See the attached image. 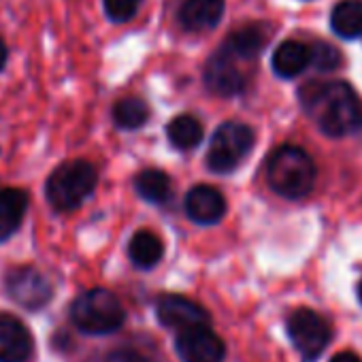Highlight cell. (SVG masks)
<instances>
[{"label": "cell", "mask_w": 362, "mask_h": 362, "mask_svg": "<svg viewBox=\"0 0 362 362\" xmlns=\"http://www.w3.org/2000/svg\"><path fill=\"white\" fill-rule=\"evenodd\" d=\"M305 113L332 139L362 130V105L356 92L343 81H311L298 90Z\"/></svg>", "instance_id": "obj_1"}, {"label": "cell", "mask_w": 362, "mask_h": 362, "mask_svg": "<svg viewBox=\"0 0 362 362\" xmlns=\"http://www.w3.org/2000/svg\"><path fill=\"white\" fill-rule=\"evenodd\" d=\"M267 181L271 190L284 199H305L315 184L313 158L303 147L281 145L267 160Z\"/></svg>", "instance_id": "obj_2"}, {"label": "cell", "mask_w": 362, "mask_h": 362, "mask_svg": "<svg viewBox=\"0 0 362 362\" xmlns=\"http://www.w3.org/2000/svg\"><path fill=\"white\" fill-rule=\"evenodd\" d=\"M98 173L88 160H69L52 170L45 181L47 203L62 214L79 209L96 190Z\"/></svg>", "instance_id": "obj_3"}, {"label": "cell", "mask_w": 362, "mask_h": 362, "mask_svg": "<svg viewBox=\"0 0 362 362\" xmlns=\"http://www.w3.org/2000/svg\"><path fill=\"white\" fill-rule=\"evenodd\" d=\"M71 322L73 326L92 337L113 334L126 322V309L119 298L105 288H92L81 292L71 305Z\"/></svg>", "instance_id": "obj_4"}, {"label": "cell", "mask_w": 362, "mask_h": 362, "mask_svg": "<svg viewBox=\"0 0 362 362\" xmlns=\"http://www.w3.org/2000/svg\"><path fill=\"white\" fill-rule=\"evenodd\" d=\"M254 143L256 134L247 124L224 122L209 141L205 164L211 173L228 175L250 156Z\"/></svg>", "instance_id": "obj_5"}, {"label": "cell", "mask_w": 362, "mask_h": 362, "mask_svg": "<svg viewBox=\"0 0 362 362\" xmlns=\"http://www.w3.org/2000/svg\"><path fill=\"white\" fill-rule=\"evenodd\" d=\"M286 330L305 362H315L326 351L332 339L330 324L315 309L309 307L294 309L286 320Z\"/></svg>", "instance_id": "obj_6"}, {"label": "cell", "mask_w": 362, "mask_h": 362, "mask_svg": "<svg viewBox=\"0 0 362 362\" xmlns=\"http://www.w3.org/2000/svg\"><path fill=\"white\" fill-rule=\"evenodd\" d=\"M5 290L11 300L28 311L47 307L54 298V286L45 273L35 267H16L5 275Z\"/></svg>", "instance_id": "obj_7"}, {"label": "cell", "mask_w": 362, "mask_h": 362, "mask_svg": "<svg viewBox=\"0 0 362 362\" xmlns=\"http://www.w3.org/2000/svg\"><path fill=\"white\" fill-rule=\"evenodd\" d=\"M156 315L158 322L168 330H190L197 326H209L211 317L207 309H203L199 303L179 296V294H162L156 300Z\"/></svg>", "instance_id": "obj_8"}, {"label": "cell", "mask_w": 362, "mask_h": 362, "mask_svg": "<svg viewBox=\"0 0 362 362\" xmlns=\"http://www.w3.org/2000/svg\"><path fill=\"white\" fill-rule=\"evenodd\" d=\"M175 349L181 362H224L226 356L224 341L209 326L177 332Z\"/></svg>", "instance_id": "obj_9"}, {"label": "cell", "mask_w": 362, "mask_h": 362, "mask_svg": "<svg viewBox=\"0 0 362 362\" xmlns=\"http://www.w3.org/2000/svg\"><path fill=\"white\" fill-rule=\"evenodd\" d=\"M35 337L30 328L11 313H0V362H30Z\"/></svg>", "instance_id": "obj_10"}, {"label": "cell", "mask_w": 362, "mask_h": 362, "mask_svg": "<svg viewBox=\"0 0 362 362\" xmlns=\"http://www.w3.org/2000/svg\"><path fill=\"white\" fill-rule=\"evenodd\" d=\"M186 216L199 226H214L226 216V199L214 186H194L186 194Z\"/></svg>", "instance_id": "obj_11"}, {"label": "cell", "mask_w": 362, "mask_h": 362, "mask_svg": "<svg viewBox=\"0 0 362 362\" xmlns=\"http://www.w3.org/2000/svg\"><path fill=\"white\" fill-rule=\"evenodd\" d=\"M205 83L218 96H237L243 92L245 79L239 69L233 64L230 54L226 49L214 54L205 66Z\"/></svg>", "instance_id": "obj_12"}, {"label": "cell", "mask_w": 362, "mask_h": 362, "mask_svg": "<svg viewBox=\"0 0 362 362\" xmlns=\"http://www.w3.org/2000/svg\"><path fill=\"white\" fill-rule=\"evenodd\" d=\"M30 197L22 188H0V243L9 241L22 226Z\"/></svg>", "instance_id": "obj_13"}, {"label": "cell", "mask_w": 362, "mask_h": 362, "mask_svg": "<svg viewBox=\"0 0 362 362\" xmlns=\"http://www.w3.org/2000/svg\"><path fill=\"white\" fill-rule=\"evenodd\" d=\"M226 0H184L179 20L188 30H211L224 16Z\"/></svg>", "instance_id": "obj_14"}, {"label": "cell", "mask_w": 362, "mask_h": 362, "mask_svg": "<svg viewBox=\"0 0 362 362\" xmlns=\"http://www.w3.org/2000/svg\"><path fill=\"white\" fill-rule=\"evenodd\" d=\"M311 64V47L300 41H284L273 54V71L281 79L298 77Z\"/></svg>", "instance_id": "obj_15"}, {"label": "cell", "mask_w": 362, "mask_h": 362, "mask_svg": "<svg viewBox=\"0 0 362 362\" xmlns=\"http://www.w3.org/2000/svg\"><path fill=\"white\" fill-rule=\"evenodd\" d=\"M269 41V30L267 26H260V24H250V26H243L239 30H235L228 41H226V52L230 56H237V58H243V60H254L262 54L264 45Z\"/></svg>", "instance_id": "obj_16"}, {"label": "cell", "mask_w": 362, "mask_h": 362, "mask_svg": "<svg viewBox=\"0 0 362 362\" xmlns=\"http://www.w3.org/2000/svg\"><path fill=\"white\" fill-rule=\"evenodd\" d=\"M162 256H164V243L158 235H153L151 230H139L132 235L128 243V258L136 269L149 271L160 264Z\"/></svg>", "instance_id": "obj_17"}, {"label": "cell", "mask_w": 362, "mask_h": 362, "mask_svg": "<svg viewBox=\"0 0 362 362\" xmlns=\"http://www.w3.org/2000/svg\"><path fill=\"white\" fill-rule=\"evenodd\" d=\"M166 136L170 145L179 151L194 149L205 139V128L194 115H177L166 126Z\"/></svg>", "instance_id": "obj_18"}, {"label": "cell", "mask_w": 362, "mask_h": 362, "mask_svg": "<svg viewBox=\"0 0 362 362\" xmlns=\"http://www.w3.org/2000/svg\"><path fill=\"white\" fill-rule=\"evenodd\" d=\"M136 194L149 205H164L170 197V179L160 168H145L134 179Z\"/></svg>", "instance_id": "obj_19"}, {"label": "cell", "mask_w": 362, "mask_h": 362, "mask_svg": "<svg viewBox=\"0 0 362 362\" xmlns=\"http://www.w3.org/2000/svg\"><path fill=\"white\" fill-rule=\"evenodd\" d=\"M332 30L343 39H358L362 35V0H343L332 9Z\"/></svg>", "instance_id": "obj_20"}, {"label": "cell", "mask_w": 362, "mask_h": 362, "mask_svg": "<svg viewBox=\"0 0 362 362\" xmlns=\"http://www.w3.org/2000/svg\"><path fill=\"white\" fill-rule=\"evenodd\" d=\"M149 119V107L139 96H126L113 105V122L122 130H136Z\"/></svg>", "instance_id": "obj_21"}, {"label": "cell", "mask_w": 362, "mask_h": 362, "mask_svg": "<svg viewBox=\"0 0 362 362\" xmlns=\"http://www.w3.org/2000/svg\"><path fill=\"white\" fill-rule=\"evenodd\" d=\"M311 64L320 71V73H330L334 69H339L341 64V54L334 45L330 43H315L311 47Z\"/></svg>", "instance_id": "obj_22"}, {"label": "cell", "mask_w": 362, "mask_h": 362, "mask_svg": "<svg viewBox=\"0 0 362 362\" xmlns=\"http://www.w3.org/2000/svg\"><path fill=\"white\" fill-rule=\"evenodd\" d=\"M141 0H103L105 16L115 24H126L136 16Z\"/></svg>", "instance_id": "obj_23"}, {"label": "cell", "mask_w": 362, "mask_h": 362, "mask_svg": "<svg viewBox=\"0 0 362 362\" xmlns=\"http://www.w3.org/2000/svg\"><path fill=\"white\" fill-rule=\"evenodd\" d=\"M105 362H151V360L136 349H115L105 358Z\"/></svg>", "instance_id": "obj_24"}, {"label": "cell", "mask_w": 362, "mask_h": 362, "mask_svg": "<svg viewBox=\"0 0 362 362\" xmlns=\"http://www.w3.org/2000/svg\"><path fill=\"white\" fill-rule=\"evenodd\" d=\"M328 362H362V358L358 354H354V351H339Z\"/></svg>", "instance_id": "obj_25"}, {"label": "cell", "mask_w": 362, "mask_h": 362, "mask_svg": "<svg viewBox=\"0 0 362 362\" xmlns=\"http://www.w3.org/2000/svg\"><path fill=\"white\" fill-rule=\"evenodd\" d=\"M7 60H9V47L5 45V41H3V39H0V73L5 71Z\"/></svg>", "instance_id": "obj_26"}, {"label": "cell", "mask_w": 362, "mask_h": 362, "mask_svg": "<svg viewBox=\"0 0 362 362\" xmlns=\"http://www.w3.org/2000/svg\"><path fill=\"white\" fill-rule=\"evenodd\" d=\"M358 300L362 303V281L358 284Z\"/></svg>", "instance_id": "obj_27"}]
</instances>
